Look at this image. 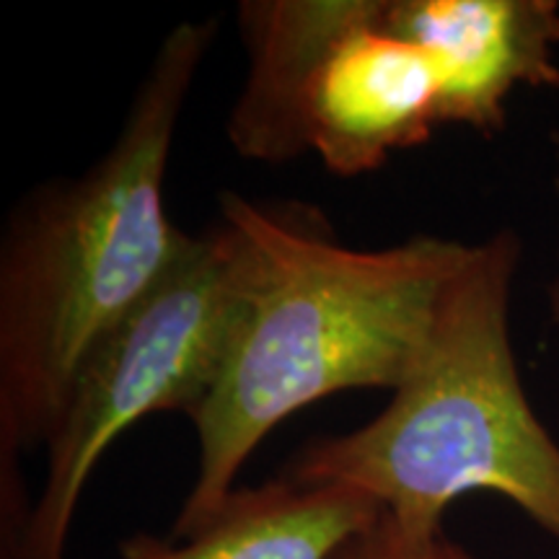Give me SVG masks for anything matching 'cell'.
<instances>
[{"label": "cell", "mask_w": 559, "mask_h": 559, "mask_svg": "<svg viewBox=\"0 0 559 559\" xmlns=\"http://www.w3.org/2000/svg\"><path fill=\"white\" fill-rule=\"evenodd\" d=\"M241 311V241L218 221L81 362L45 443V479L13 559H66L104 453L158 412H190L218 373Z\"/></svg>", "instance_id": "obj_4"}, {"label": "cell", "mask_w": 559, "mask_h": 559, "mask_svg": "<svg viewBox=\"0 0 559 559\" xmlns=\"http://www.w3.org/2000/svg\"><path fill=\"white\" fill-rule=\"evenodd\" d=\"M332 559H477L469 549L449 539L443 531L415 534L391 521L386 513L353 536Z\"/></svg>", "instance_id": "obj_8"}, {"label": "cell", "mask_w": 559, "mask_h": 559, "mask_svg": "<svg viewBox=\"0 0 559 559\" xmlns=\"http://www.w3.org/2000/svg\"><path fill=\"white\" fill-rule=\"evenodd\" d=\"M386 29L436 68L440 124L495 138L519 88H559L555 0H383Z\"/></svg>", "instance_id": "obj_6"}, {"label": "cell", "mask_w": 559, "mask_h": 559, "mask_svg": "<svg viewBox=\"0 0 559 559\" xmlns=\"http://www.w3.org/2000/svg\"><path fill=\"white\" fill-rule=\"evenodd\" d=\"M519 262L513 230L472 243L391 402L355 430L309 440L285 477L362 492L415 534L443 531L464 495L492 492L559 542V443L523 391L510 337Z\"/></svg>", "instance_id": "obj_3"}, {"label": "cell", "mask_w": 559, "mask_h": 559, "mask_svg": "<svg viewBox=\"0 0 559 559\" xmlns=\"http://www.w3.org/2000/svg\"><path fill=\"white\" fill-rule=\"evenodd\" d=\"M381 9L383 0H334L300 94L306 151L342 179L379 171L440 128L436 68L386 29Z\"/></svg>", "instance_id": "obj_5"}, {"label": "cell", "mask_w": 559, "mask_h": 559, "mask_svg": "<svg viewBox=\"0 0 559 559\" xmlns=\"http://www.w3.org/2000/svg\"><path fill=\"white\" fill-rule=\"evenodd\" d=\"M379 515L362 492L300 485L283 474L236 487L190 536H130L120 559H332Z\"/></svg>", "instance_id": "obj_7"}, {"label": "cell", "mask_w": 559, "mask_h": 559, "mask_svg": "<svg viewBox=\"0 0 559 559\" xmlns=\"http://www.w3.org/2000/svg\"><path fill=\"white\" fill-rule=\"evenodd\" d=\"M551 148H555V156H557L555 187H557V192H559V130L551 132ZM547 309H549V321H551V324L559 326V277L549 285V290H547Z\"/></svg>", "instance_id": "obj_9"}, {"label": "cell", "mask_w": 559, "mask_h": 559, "mask_svg": "<svg viewBox=\"0 0 559 559\" xmlns=\"http://www.w3.org/2000/svg\"><path fill=\"white\" fill-rule=\"evenodd\" d=\"M221 221L241 241V311L218 373L187 412L198 469L171 539L221 508L251 453L296 412L340 391L400 386L472 249L443 236L353 249L317 210L236 192L221 194Z\"/></svg>", "instance_id": "obj_2"}, {"label": "cell", "mask_w": 559, "mask_h": 559, "mask_svg": "<svg viewBox=\"0 0 559 559\" xmlns=\"http://www.w3.org/2000/svg\"><path fill=\"white\" fill-rule=\"evenodd\" d=\"M215 21L166 34L115 143L79 177L13 207L0 241V559H13L32 502L21 456L45 451L91 349L177 264L187 236L166 213V171Z\"/></svg>", "instance_id": "obj_1"}]
</instances>
